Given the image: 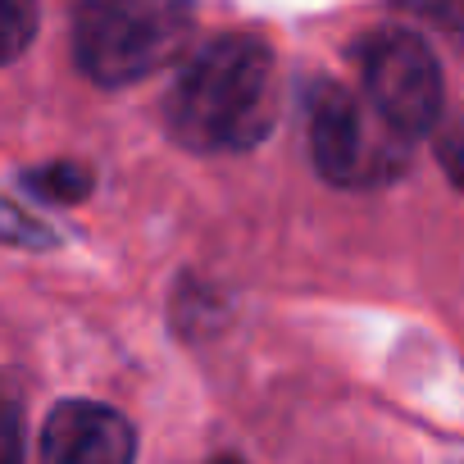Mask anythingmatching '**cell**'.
<instances>
[{"mask_svg":"<svg viewBox=\"0 0 464 464\" xmlns=\"http://www.w3.org/2000/svg\"><path fill=\"white\" fill-rule=\"evenodd\" d=\"M278 105L274 51L260 37L227 33L182 64L169 92V132L200 155H237L274 132Z\"/></svg>","mask_w":464,"mask_h":464,"instance_id":"obj_1","label":"cell"},{"mask_svg":"<svg viewBox=\"0 0 464 464\" xmlns=\"http://www.w3.org/2000/svg\"><path fill=\"white\" fill-rule=\"evenodd\" d=\"M191 28V0H82L73 14V60L96 87H132L173 64Z\"/></svg>","mask_w":464,"mask_h":464,"instance_id":"obj_2","label":"cell"},{"mask_svg":"<svg viewBox=\"0 0 464 464\" xmlns=\"http://www.w3.org/2000/svg\"><path fill=\"white\" fill-rule=\"evenodd\" d=\"M305 137L314 169L333 187H373L396 178L410 146V137L369 105V96L360 101L333 78L305 87Z\"/></svg>","mask_w":464,"mask_h":464,"instance_id":"obj_3","label":"cell"},{"mask_svg":"<svg viewBox=\"0 0 464 464\" xmlns=\"http://www.w3.org/2000/svg\"><path fill=\"white\" fill-rule=\"evenodd\" d=\"M360 87L369 105L410 141L441 119V69L410 28H373L355 42Z\"/></svg>","mask_w":464,"mask_h":464,"instance_id":"obj_4","label":"cell"},{"mask_svg":"<svg viewBox=\"0 0 464 464\" xmlns=\"http://www.w3.org/2000/svg\"><path fill=\"white\" fill-rule=\"evenodd\" d=\"M37 450L51 464H128L137 455V432L110 405L64 401L51 410Z\"/></svg>","mask_w":464,"mask_h":464,"instance_id":"obj_5","label":"cell"},{"mask_svg":"<svg viewBox=\"0 0 464 464\" xmlns=\"http://www.w3.org/2000/svg\"><path fill=\"white\" fill-rule=\"evenodd\" d=\"M24 182L33 196H42L51 205H73L92 191V173L82 164H42V169H28Z\"/></svg>","mask_w":464,"mask_h":464,"instance_id":"obj_6","label":"cell"},{"mask_svg":"<svg viewBox=\"0 0 464 464\" xmlns=\"http://www.w3.org/2000/svg\"><path fill=\"white\" fill-rule=\"evenodd\" d=\"M37 37V0H0V64L19 60Z\"/></svg>","mask_w":464,"mask_h":464,"instance_id":"obj_7","label":"cell"},{"mask_svg":"<svg viewBox=\"0 0 464 464\" xmlns=\"http://www.w3.org/2000/svg\"><path fill=\"white\" fill-rule=\"evenodd\" d=\"M392 5L432 33H446L450 42H464V0H392Z\"/></svg>","mask_w":464,"mask_h":464,"instance_id":"obj_8","label":"cell"},{"mask_svg":"<svg viewBox=\"0 0 464 464\" xmlns=\"http://www.w3.org/2000/svg\"><path fill=\"white\" fill-rule=\"evenodd\" d=\"M24 455V396L10 378H0V464Z\"/></svg>","mask_w":464,"mask_h":464,"instance_id":"obj_9","label":"cell"},{"mask_svg":"<svg viewBox=\"0 0 464 464\" xmlns=\"http://www.w3.org/2000/svg\"><path fill=\"white\" fill-rule=\"evenodd\" d=\"M0 242H10V246H51V227H42L28 209L10 205V200H0Z\"/></svg>","mask_w":464,"mask_h":464,"instance_id":"obj_10","label":"cell"},{"mask_svg":"<svg viewBox=\"0 0 464 464\" xmlns=\"http://www.w3.org/2000/svg\"><path fill=\"white\" fill-rule=\"evenodd\" d=\"M441 160H446V169H450V178L464 187V128H455L446 141H441Z\"/></svg>","mask_w":464,"mask_h":464,"instance_id":"obj_11","label":"cell"}]
</instances>
